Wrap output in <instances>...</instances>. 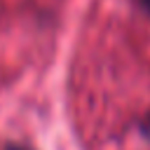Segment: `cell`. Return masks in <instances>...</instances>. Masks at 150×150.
Masks as SVG:
<instances>
[{
	"mask_svg": "<svg viewBox=\"0 0 150 150\" xmlns=\"http://www.w3.org/2000/svg\"><path fill=\"white\" fill-rule=\"evenodd\" d=\"M9 150H26V148H16V145H12V148H9Z\"/></svg>",
	"mask_w": 150,
	"mask_h": 150,
	"instance_id": "obj_3",
	"label": "cell"
},
{
	"mask_svg": "<svg viewBox=\"0 0 150 150\" xmlns=\"http://www.w3.org/2000/svg\"><path fill=\"white\" fill-rule=\"evenodd\" d=\"M141 2H143V7H145V9L150 12V0H141Z\"/></svg>",
	"mask_w": 150,
	"mask_h": 150,
	"instance_id": "obj_2",
	"label": "cell"
},
{
	"mask_svg": "<svg viewBox=\"0 0 150 150\" xmlns=\"http://www.w3.org/2000/svg\"><path fill=\"white\" fill-rule=\"evenodd\" d=\"M143 134H145V136L150 138V115H148V117L143 120Z\"/></svg>",
	"mask_w": 150,
	"mask_h": 150,
	"instance_id": "obj_1",
	"label": "cell"
}]
</instances>
